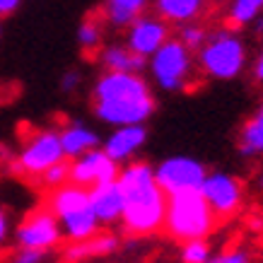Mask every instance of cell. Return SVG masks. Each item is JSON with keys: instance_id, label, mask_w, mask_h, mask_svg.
<instances>
[{"instance_id": "cell-1", "label": "cell", "mask_w": 263, "mask_h": 263, "mask_svg": "<svg viewBox=\"0 0 263 263\" xmlns=\"http://www.w3.org/2000/svg\"><path fill=\"white\" fill-rule=\"evenodd\" d=\"M123 198L121 222L130 237H147L162 230L164 222V208H167V193L155 179L147 164H128L119 172L116 179Z\"/></svg>"}, {"instance_id": "cell-2", "label": "cell", "mask_w": 263, "mask_h": 263, "mask_svg": "<svg viewBox=\"0 0 263 263\" xmlns=\"http://www.w3.org/2000/svg\"><path fill=\"white\" fill-rule=\"evenodd\" d=\"M155 109L147 82L136 72L106 70L95 87V111L97 116L114 126L143 123Z\"/></svg>"}, {"instance_id": "cell-3", "label": "cell", "mask_w": 263, "mask_h": 263, "mask_svg": "<svg viewBox=\"0 0 263 263\" xmlns=\"http://www.w3.org/2000/svg\"><path fill=\"white\" fill-rule=\"evenodd\" d=\"M215 215L205 203L200 189H183V191L167 193L164 222L162 230L174 241L205 239L215 227Z\"/></svg>"}, {"instance_id": "cell-4", "label": "cell", "mask_w": 263, "mask_h": 263, "mask_svg": "<svg viewBox=\"0 0 263 263\" xmlns=\"http://www.w3.org/2000/svg\"><path fill=\"white\" fill-rule=\"evenodd\" d=\"M48 210L58 217L61 232L68 241H82L99 232L92 203H89V189L80 183H61L48 196Z\"/></svg>"}, {"instance_id": "cell-5", "label": "cell", "mask_w": 263, "mask_h": 263, "mask_svg": "<svg viewBox=\"0 0 263 263\" xmlns=\"http://www.w3.org/2000/svg\"><path fill=\"white\" fill-rule=\"evenodd\" d=\"M200 51V68L205 75L217 78V80H232L237 78L244 68L247 51L239 39H234L230 32H213L208 34L205 44L198 48Z\"/></svg>"}, {"instance_id": "cell-6", "label": "cell", "mask_w": 263, "mask_h": 263, "mask_svg": "<svg viewBox=\"0 0 263 263\" xmlns=\"http://www.w3.org/2000/svg\"><path fill=\"white\" fill-rule=\"evenodd\" d=\"M152 75L164 89H181L191 75V51L179 39H167L152 53Z\"/></svg>"}, {"instance_id": "cell-7", "label": "cell", "mask_w": 263, "mask_h": 263, "mask_svg": "<svg viewBox=\"0 0 263 263\" xmlns=\"http://www.w3.org/2000/svg\"><path fill=\"white\" fill-rule=\"evenodd\" d=\"M63 147H61V138L53 130H39L34 133L27 145L22 147L20 157L12 164V172L17 174H29L39 176L44 169H48L51 164H56L58 160H63Z\"/></svg>"}, {"instance_id": "cell-8", "label": "cell", "mask_w": 263, "mask_h": 263, "mask_svg": "<svg viewBox=\"0 0 263 263\" xmlns=\"http://www.w3.org/2000/svg\"><path fill=\"white\" fill-rule=\"evenodd\" d=\"M15 239L20 249H36L46 254L48 249L58 247L63 241V232H61L58 217L48 208H39L22 220V224L15 232Z\"/></svg>"}, {"instance_id": "cell-9", "label": "cell", "mask_w": 263, "mask_h": 263, "mask_svg": "<svg viewBox=\"0 0 263 263\" xmlns=\"http://www.w3.org/2000/svg\"><path fill=\"white\" fill-rule=\"evenodd\" d=\"M200 193L210 205L215 220H227L241 205V186L230 174H220V172L217 174H205V179L200 183Z\"/></svg>"}, {"instance_id": "cell-10", "label": "cell", "mask_w": 263, "mask_h": 263, "mask_svg": "<svg viewBox=\"0 0 263 263\" xmlns=\"http://www.w3.org/2000/svg\"><path fill=\"white\" fill-rule=\"evenodd\" d=\"M116 179H119V162H114L104 150L92 147V150L75 157V162L70 164V179L68 181L89 189V186L116 181Z\"/></svg>"}, {"instance_id": "cell-11", "label": "cell", "mask_w": 263, "mask_h": 263, "mask_svg": "<svg viewBox=\"0 0 263 263\" xmlns=\"http://www.w3.org/2000/svg\"><path fill=\"white\" fill-rule=\"evenodd\" d=\"M205 174V167L191 157H169L157 167L155 179L164 193H174L183 189H200Z\"/></svg>"}, {"instance_id": "cell-12", "label": "cell", "mask_w": 263, "mask_h": 263, "mask_svg": "<svg viewBox=\"0 0 263 263\" xmlns=\"http://www.w3.org/2000/svg\"><path fill=\"white\" fill-rule=\"evenodd\" d=\"M169 39V27L162 17H138L130 22L128 32V48L140 56H152L157 48Z\"/></svg>"}, {"instance_id": "cell-13", "label": "cell", "mask_w": 263, "mask_h": 263, "mask_svg": "<svg viewBox=\"0 0 263 263\" xmlns=\"http://www.w3.org/2000/svg\"><path fill=\"white\" fill-rule=\"evenodd\" d=\"M89 203H92L99 224H114L121 220L123 198H121V189L116 181L89 186Z\"/></svg>"}, {"instance_id": "cell-14", "label": "cell", "mask_w": 263, "mask_h": 263, "mask_svg": "<svg viewBox=\"0 0 263 263\" xmlns=\"http://www.w3.org/2000/svg\"><path fill=\"white\" fill-rule=\"evenodd\" d=\"M145 138H147V130H145L143 123H128V126H121L104 147V152L111 157L114 162H126L138 147H143Z\"/></svg>"}, {"instance_id": "cell-15", "label": "cell", "mask_w": 263, "mask_h": 263, "mask_svg": "<svg viewBox=\"0 0 263 263\" xmlns=\"http://www.w3.org/2000/svg\"><path fill=\"white\" fill-rule=\"evenodd\" d=\"M119 249V239L114 234H92L82 241H70L65 249V261H82V258H95V256H109Z\"/></svg>"}, {"instance_id": "cell-16", "label": "cell", "mask_w": 263, "mask_h": 263, "mask_svg": "<svg viewBox=\"0 0 263 263\" xmlns=\"http://www.w3.org/2000/svg\"><path fill=\"white\" fill-rule=\"evenodd\" d=\"M203 8H205V0H155L157 17L174 24H186L198 20Z\"/></svg>"}, {"instance_id": "cell-17", "label": "cell", "mask_w": 263, "mask_h": 263, "mask_svg": "<svg viewBox=\"0 0 263 263\" xmlns=\"http://www.w3.org/2000/svg\"><path fill=\"white\" fill-rule=\"evenodd\" d=\"M58 138H61L63 155L65 157H70V160H75L78 155H82V152L97 147V143H99L97 133H92V130L85 128L82 123H72V126L63 128V130L58 133Z\"/></svg>"}, {"instance_id": "cell-18", "label": "cell", "mask_w": 263, "mask_h": 263, "mask_svg": "<svg viewBox=\"0 0 263 263\" xmlns=\"http://www.w3.org/2000/svg\"><path fill=\"white\" fill-rule=\"evenodd\" d=\"M145 5L147 0H106L104 15L114 27H128L145 12Z\"/></svg>"}, {"instance_id": "cell-19", "label": "cell", "mask_w": 263, "mask_h": 263, "mask_svg": "<svg viewBox=\"0 0 263 263\" xmlns=\"http://www.w3.org/2000/svg\"><path fill=\"white\" fill-rule=\"evenodd\" d=\"M102 63L106 70H123V72H140L145 68V56L130 51V48H109L102 53Z\"/></svg>"}, {"instance_id": "cell-20", "label": "cell", "mask_w": 263, "mask_h": 263, "mask_svg": "<svg viewBox=\"0 0 263 263\" xmlns=\"http://www.w3.org/2000/svg\"><path fill=\"white\" fill-rule=\"evenodd\" d=\"M239 152L244 155V157H251V155L263 152V123L256 119V116L251 121H247L244 128H241Z\"/></svg>"}, {"instance_id": "cell-21", "label": "cell", "mask_w": 263, "mask_h": 263, "mask_svg": "<svg viewBox=\"0 0 263 263\" xmlns=\"http://www.w3.org/2000/svg\"><path fill=\"white\" fill-rule=\"evenodd\" d=\"M261 10L263 0H234L230 10V24H234V29H239L244 24L254 22Z\"/></svg>"}, {"instance_id": "cell-22", "label": "cell", "mask_w": 263, "mask_h": 263, "mask_svg": "<svg viewBox=\"0 0 263 263\" xmlns=\"http://www.w3.org/2000/svg\"><path fill=\"white\" fill-rule=\"evenodd\" d=\"M39 176H41V181H44V186L56 189V186H61V183H65L70 179V164H68L63 157V160H58L56 164H51L48 169H44Z\"/></svg>"}, {"instance_id": "cell-23", "label": "cell", "mask_w": 263, "mask_h": 263, "mask_svg": "<svg viewBox=\"0 0 263 263\" xmlns=\"http://www.w3.org/2000/svg\"><path fill=\"white\" fill-rule=\"evenodd\" d=\"M78 39H80L82 48L85 51H92V48L99 46V41H102V24L97 22V20H85L80 27V32H78Z\"/></svg>"}, {"instance_id": "cell-24", "label": "cell", "mask_w": 263, "mask_h": 263, "mask_svg": "<svg viewBox=\"0 0 263 263\" xmlns=\"http://www.w3.org/2000/svg\"><path fill=\"white\" fill-rule=\"evenodd\" d=\"M181 258L186 263H205L210 258V249L203 239H193V241H183V251Z\"/></svg>"}, {"instance_id": "cell-25", "label": "cell", "mask_w": 263, "mask_h": 263, "mask_svg": "<svg viewBox=\"0 0 263 263\" xmlns=\"http://www.w3.org/2000/svg\"><path fill=\"white\" fill-rule=\"evenodd\" d=\"M205 39H208V32L203 29V27H198V24H189V27H183L181 36H179V41H181L189 51H198V48L205 44Z\"/></svg>"}, {"instance_id": "cell-26", "label": "cell", "mask_w": 263, "mask_h": 263, "mask_svg": "<svg viewBox=\"0 0 263 263\" xmlns=\"http://www.w3.org/2000/svg\"><path fill=\"white\" fill-rule=\"evenodd\" d=\"M213 261H217V263H247L249 254L247 251H224V254H220L217 258H213Z\"/></svg>"}, {"instance_id": "cell-27", "label": "cell", "mask_w": 263, "mask_h": 263, "mask_svg": "<svg viewBox=\"0 0 263 263\" xmlns=\"http://www.w3.org/2000/svg\"><path fill=\"white\" fill-rule=\"evenodd\" d=\"M44 258V251H36V249H20V254L15 256L17 263H39Z\"/></svg>"}, {"instance_id": "cell-28", "label": "cell", "mask_w": 263, "mask_h": 263, "mask_svg": "<svg viewBox=\"0 0 263 263\" xmlns=\"http://www.w3.org/2000/svg\"><path fill=\"white\" fill-rule=\"evenodd\" d=\"M22 0H0V17H8L12 15L17 8H20Z\"/></svg>"}, {"instance_id": "cell-29", "label": "cell", "mask_w": 263, "mask_h": 263, "mask_svg": "<svg viewBox=\"0 0 263 263\" xmlns=\"http://www.w3.org/2000/svg\"><path fill=\"white\" fill-rule=\"evenodd\" d=\"M5 241H8V215L0 208V249L5 247Z\"/></svg>"}, {"instance_id": "cell-30", "label": "cell", "mask_w": 263, "mask_h": 263, "mask_svg": "<svg viewBox=\"0 0 263 263\" xmlns=\"http://www.w3.org/2000/svg\"><path fill=\"white\" fill-rule=\"evenodd\" d=\"M78 80H80V78H78V72H68V75L63 78V89H72Z\"/></svg>"}, {"instance_id": "cell-31", "label": "cell", "mask_w": 263, "mask_h": 263, "mask_svg": "<svg viewBox=\"0 0 263 263\" xmlns=\"http://www.w3.org/2000/svg\"><path fill=\"white\" fill-rule=\"evenodd\" d=\"M254 72H256V80L263 82V51H261V56H258V61H256Z\"/></svg>"}, {"instance_id": "cell-32", "label": "cell", "mask_w": 263, "mask_h": 263, "mask_svg": "<svg viewBox=\"0 0 263 263\" xmlns=\"http://www.w3.org/2000/svg\"><path fill=\"white\" fill-rule=\"evenodd\" d=\"M256 119H258V121H261V123H263V106H261V109H258V114H256Z\"/></svg>"}]
</instances>
